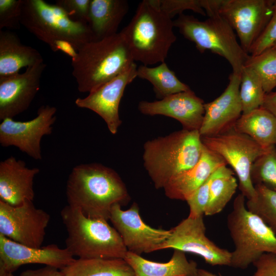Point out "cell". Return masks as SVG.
Instances as JSON below:
<instances>
[{
  "instance_id": "603a6c76",
  "label": "cell",
  "mask_w": 276,
  "mask_h": 276,
  "mask_svg": "<svg viewBox=\"0 0 276 276\" xmlns=\"http://www.w3.org/2000/svg\"><path fill=\"white\" fill-rule=\"evenodd\" d=\"M128 9L126 0H90L88 25L94 41L118 33Z\"/></svg>"
},
{
  "instance_id": "7a4b0ae2",
  "label": "cell",
  "mask_w": 276,
  "mask_h": 276,
  "mask_svg": "<svg viewBox=\"0 0 276 276\" xmlns=\"http://www.w3.org/2000/svg\"><path fill=\"white\" fill-rule=\"evenodd\" d=\"M20 24L53 52L73 57L85 43L94 41L88 24L75 21L56 4L23 0Z\"/></svg>"
},
{
  "instance_id": "d4e9b609",
  "label": "cell",
  "mask_w": 276,
  "mask_h": 276,
  "mask_svg": "<svg viewBox=\"0 0 276 276\" xmlns=\"http://www.w3.org/2000/svg\"><path fill=\"white\" fill-rule=\"evenodd\" d=\"M234 129L247 135L265 149L276 146V117L262 107L242 114Z\"/></svg>"
},
{
  "instance_id": "44dd1931",
  "label": "cell",
  "mask_w": 276,
  "mask_h": 276,
  "mask_svg": "<svg viewBox=\"0 0 276 276\" xmlns=\"http://www.w3.org/2000/svg\"><path fill=\"white\" fill-rule=\"evenodd\" d=\"M225 165L227 164L220 156L204 146L197 164L166 183L163 188L166 196L172 199L187 201L218 168Z\"/></svg>"
},
{
  "instance_id": "277c9868",
  "label": "cell",
  "mask_w": 276,
  "mask_h": 276,
  "mask_svg": "<svg viewBox=\"0 0 276 276\" xmlns=\"http://www.w3.org/2000/svg\"><path fill=\"white\" fill-rule=\"evenodd\" d=\"M203 148L198 130L184 129L146 142L144 167L155 188H164L172 177L196 165Z\"/></svg>"
},
{
  "instance_id": "7bdbcfd3",
  "label": "cell",
  "mask_w": 276,
  "mask_h": 276,
  "mask_svg": "<svg viewBox=\"0 0 276 276\" xmlns=\"http://www.w3.org/2000/svg\"><path fill=\"white\" fill-rule=\"evenodd\" d=\"M272 47L276 49V42H275V43L273 44V45Z\"/></svg>"
},
{
  "instance_id": "83f0119b",
  "label": "cell",
  "mask_w": 276,
  "mask_h": 276,
  "mask_svg": "<svg viewBox=\"0 0 276 276\" xmlns=\"http://www.w3.org/2000/svg\"><path fill=\"white\" fill-rule=\"evenodd\" d=\"M235 174L226 165L221 166L212 174L210 200L204 215L219 213L231 200L238 186Z\"/></svg>"
},
{
  "instance_id": "7402d4cb",
  "label": "cell",
  "mask_w": 276,
  "mask_h": 276,
  "mask_svg": "<svg viewBox=\"0 0 276 276\" xmlns=\"http://www.w3.org/2000/svg\"><path fill=\"white\" fill-rule=\"evenodd\" d=\"M42 62L39 52L22 43L16 33L0 30V79L19 73L23 67Z\"/></svg>"
},
{
  "instance_id": "60d3db41",
  "label": "cell",
  "mask_w": 276,
  "mask_h": 276,
  "mask_svg": "<svg viewBox=\"0 0 276 276\" xmlns=\"http://www.w3.org/2000/svg\"><path fill=\"white\" fill-rule=\"evenodd\" d=\"M197 276H223L221 273L218 275L203 269L198 270Z\"/></svg>"
},
{
  "instance_id": "9a60e30c",
  "label": "cell",
  "mask_w": 276,
  "mask_h": 276,
  "mask_svg": "<svg viewBox=\"0 0 276 276\" xmlns=\"http://www.w3.org/2000/svg\"><path fill=\"white\" fill-rule=\"evenodd\" d=\"M137 66L133 63L124 72L91 91L84 98L75 100L76 105L93 111L106 123L110 133L115 134L122 124L119 108L126 86L137 77Z\"/></svg>"
},
{
  "instance_id": "ac0fdd59",
  "label": "cell",
  "mask_w": 276,
  "mask_h": 276,
  "mask_svg": "<svg viewBox=\"0 0 276 276\" xmlns=\"http://www.w3.org/2000/svg\"><path fill=\"white\" fill-rule=\"evenodd\" d=\"M75 259L56 244L35 248L14 242L0 234V265L13 272L25 264H40L62 269Z\"/></svg>"
},
{
  "instance_id": "8d00e7d4",
  "label": "cell",
  "mask_w": 276,
  "mask_h": 276,
  "mask_svg": "<svg viewBox=\"0 0 276 276\" xmlns=\"http://www.w3.org/2000/svg\"><path fill=\"white\" fill-rule=\"evenodd\" d=\"M276 42V0L272 16L265 29L251 48L249 55L255 56L271 48Z\"/></svg>"
},
{
  "instance_id": "5b68a950",
  "label": "cell",
  "mask_w": 276,
  "mask_h": 276,
  "mask_svg": "<svg viewBox=\"0 0 276 276\" xmlns=\"http://www.w3.org/2000/svg\"><path fill=\"white\" fill-rule=\"evenodd\" d=\"M173 20L152 2L139 3L129 24L120 32L133 59L143 65L165 62L176 40Z\"/></svg>"
},
{
  "instance_id": "d590c367",
  "label": "cell",
  "mask_w": 276,
  "mask_h": 276,
  "mask_svg": "<svg viewBox=\"0 0 276 276\" xmlns=\"http://www.w3.org/2000/svg\"><path fill=\"white\" fill-rule=\"evenodd\" d=\"M211 176L186 201L190 209L189 216L196 217L204 215L210 200Z\"/></svg>"
},
{
  "instance_id": "5bb4252c",
  "label": "cell",
  "mask_w": 276,
  "mask_h": 276,
  "mask_svg": "<svg viewBox=\"0 0 276 276\" xmlns=\"http://www.w3.org/2000/svg\"><path fill=\"white\" fill-rule=\"evenodd\" d=\"M205 232L203 216H188L171 229L163 249L173 248L199 255L211 266H230L231 252L217 246Z\"/></svg>"
},
{
  "instance_id": "cb8c5ba5",
  "label": "cell",
  "mask_w": 276,
  "mask_h": 276,
  "mask_svg": "<svg viewBox=\"0 0 276 276\" xmlns=\"http://www.w3.org/2000/svg\"><path fill=\"white\" fill-rule=\"evenodd\" d=\"M124 259L136 276H197L196 262L188 260L185 252L178 249H174L171 259L166 263L148 260L128 251Z\"/></svg>"
},
{
  "instance_id": "2e32d148",
  "label": "cell",
  "mask_w": 276,
  "mask_h": 276,
  "mask_svg": "<svg viewBox=\"0 0 276 276\" xmlns=\"http://www.w3.org/2000/svg\"><path fill=\"white\" fill-rule=\"evenodd\" d=\"M45 67L42 62L26 68L22 73L0 79V120L13 119L29 108L40 89Z\"/></svg>"
},
{
  "instance_id": "30bf717a",
  "label": "cell",
  "mask_w": 276,
  "mask_h": 276,
  "mask_svg": "<svg viewBox=\"0 0 276 276\" xmlns=\"http://www.w3.org/2000/svg\"><path fill=\"white\" fill-rule=\"evenodd\" d=\"M275 3V0H220L219 13L236 31L247 54L269 21Z\"/></svg>"
},
{
  "instance_id": "8992f818",
  "label": "cell",
  "mask_w": 276,
  "mask_h": 276,
  "mask_svg": "<svg viewBox=\"0 0 276 276\" xmlns=\"http://www.w3.org/2000/svg\"><path fill=\"white\" fill-rule=\"evenodd\" d=\"M60 215L67 232L65 248L74 257L124 259L127 249L107 220L87 217L68 205L61 210Z\"/></svg>"
},
{
  "instance_id": "f546056e",
  "label": "cell",
  "mask_w": 276,
  "mask_h": 276,
  "mask_svg": "<svg viewBox=\"0 0 276 276\" xmlns=\"http://www.w3.org/2000/svg\"><path fill=\"white\" fill-rule=\"evenodd\" d=\"M256 197L246 202L247 209L258 216L276 235V191L256 185Z\"/></svg>"
},
{
  "instance_id": "4316f807",
  "label": "cell",
  "mask_w": 276,
  "mask_h": 276,
  "mask_svg": "<svg viewBox=\"0 0 276 276\" xmlns=\"http://www.w3.org/2000/svg\"><path fill=\"white\" fill-rule=\"evenodd\" d=\"M137 77L146 80L152 84L156 97L159 100L191 90L176 77L165 62L153 67L143 64L140 65L137 67Z\"/></svg>"
},
{
  "instance_id": "d6a6232c",
  "label": "cell",
  "mask_w": 276,
  "mask_h": 276,
  "mask_svg": "<svg viewBox=\"0 0 276 276\" xmlns=\"http://www.w3.org/2000/svg\"><path fill=\"white\" fill-rule=\"evenodd\" d=\"M23 0H0V30L19 29Z\"/></svg>"
},
{
  "instance_id": "1f68e13d",
  "label": "cell",
  "mask_w": 276,
  "mask_h": 276,
  "mask_svg": "<svg viewBox=\"0 0 276 276\" xmlns=\"http://www.w3.org/2000/svg\"><path fill=\"white\" fill-rule=\"evenodd\" d=\"M253 184L276 191V147L272 146L254 162L251 169Z\"/></svg>"
},
{
  "instance_id": "8fae6325",
  "label": "cell",
  "mask_w": 276,
  "mask_h": 276,
  "mask_svg": "<svg viewBox=\"0 0 276 276\" xmlns=\"http://www.w3.org/2000/svg\"><path fill=\"white\" fill-rule=\"evenodd\" d=\"M50 215L33 201L13 206L0 200V234L22 245L40 248Z\"/></svg>"
},
{
  "instance_id": "4fadbf2b",
  "label": "cell",
  "mask_w": 276,
  "mask_h": 276,
  "mask_svg": "<svg viewBox=\"0 0 276 276\" xmlns=\"http://www.w3.org/2000/svg\"><path fill=\"white\" fill-rule=\"evenodd\" d=\"M119 204L111 209L109 220L121 236L128 251L141 256L163 249L171 235L170 230L151 227L141 218L136 203L127 210Z\"/></svg>"
},
{
  "instance_id": "f1b7e54d",
  "label": "cell",
  "mask_w": 276,
  "mask_h": 276,
  "mask_svg": "<svg viewBox=\"0 0 276 276\" xmlns=\"http://www.w3.org/2000/svg\"><path fill=\"white\" fill-rule=\"evenodd\" d=\"M242 114L261 107L266 95L261 81L255 72L244 65L241 73L239 90Z\"/></svg>"
},
{
  "instance_id": "e0dca14e",
  "label": "cell",
  "mask_w": 276,
  "mask_h": 276,
  "mask_svg": "<svg viewBox=\"0 0 276 276\" xmlns=\"http://www.w3.org/2000/svg\"><path fill=\"white\" fill-rule=\"evenodd\" d=\"M241 74L233 72L224 91L213 101L204 103V114L199 130L201 136H212L234 128L242 114L239 90Z\"/></svg>"
},
{
  "instance_id": "ffe728a7",
  "label": "cell",
  "mask_w": 276,
  "mask_h": 276,
  "mask_svg": "<svg viewBox=\"0 0 276 276\" xmlns=\"http://www.w3.org/2000/svg\"><path fill=\"white\" fill-rule=\"evenodd\" d=\"M39 172L38 168H29L12 156L1 162L0 200L13 206L33 201V180Z\"/></svg>"
},
{
  "instance_id": "4dcf8cb0",
  "label": "cell",
  "mask_w": 276,
  "mask_h": 276,
  "mask_svg": "<svg viewBox=\"0 0 276 276\" xmlns=\"http://www.w3.org/2000/svg\"><path fill=\"white\" fill-rule=\"evenodd\" d=\"M244 65L257 74L265 94L276 87V49L271 47L258 55L250 56Z\"/></svg>"
},
{
  "instance_id": "9c48e42d",
  "label": "cell",
  "mask_w": 276,
  "mask_h": 276,
  "mask_svg": "<svg viewBox=\"0 0 276 276\" xmlns=\"http://www.w3.org/2000/svg\"><path fill=\"white\" fill-rule=\"evenodd\" d=\"M204 146L220 156L231 166L237 175L239 189L247 200L256 196L251 179V169L256 160L266 149L246 134L233 128L226 132L212 136H201Z\"/></svg>"
},
{
  "instance_id": "e575fe53",
  "label": "cell",
  "mask_w": 276,
  "mask_h": 276,
  "mask_svg": "<svg viewBox=\"0 0 276 276\" xmlns=\"http://www.w3.org/2000/svg\"><path fill=\"white\" fill-rule=\"evenodd\" d=\"M90 0H57L59 7L72 20L88 24Z\"/></svg>"
},
{
  "instance_id": "ab89813d",
  "label": "cell",
  "mask_w": 276,
  "mask_h": 276,
  "mask_svg": "<svg viewBox=\"0 0 276 276\" xmlns=\"http://www.w3.org/2000/svg\"><path fill=\"white\" fill-rule=\"evenodd\" d=\"M261 107L268 110L276 117V91L266 94Z\"/></svg>"
},
{
  "instance_id": "6da1fadb",
  "label": "cell",
  "mask_w": 276,
  "mask_h": 276,
  "mask_svg": "<svg viewBox=\"0 0 276 276\" xmlns=\"http://www.w3.org/2000/svg\"><path fill=\"white\" fill-rule=\"evenodd\" d=\"M68 205L85 216L109 220L111 208L127 203L130 196L122 179L112 168L98 163L74 167L66 182Z\"/></svg>"
},
{
  "instance_id": "3957f363",
  "label": "cell",
  "mask_w": 276,
  "mask_h": 276,
  "mask_svg": "<svg viewBox=\"0 0 276 276\" xmlns=\"http://www.w3.org/2000/svg\"><path fill=\"white\" fill-rule=\"evenodd\" d=\"M135 61L120 32L82 45L72 58V75L80 93H88L110 81Z\"/></svg>"
},
{
  "instance_id": "484cf974",
  "label": "cell",
  "mask_w": 276,
  "mask_h": 276,
  "mask_svg": "<svg viewBox=\"0 0 276 276\" xmlns=\"http://www.w3.org/2000/svg\"><path fill=\"white\" fill-rule=\"evenodd\" d=\"M60 270L63 276H136L122 258H79Z\"/></svg>"
},
{
  "instance_id": "7c38bea8",
  "label": "cell",
  "mask_w": 276,
  "mask_h": 276,
  "mask_svg": "<svg viewBox=\"0 0 276 276\" xmlns=\"http://www.w3.org/2000/svg\"><path fill=\"white\" fill-rule=\"evenodd\" d=\"M57 109L42 105L37 116L30 121L21 122L6 118L0 124V144L2 147L15 146L32 158H42L40 142L42 137L52 134L56 121Z\"/></svg>"
},
{
  "instance_id": "836d02e7",
  "label": "cell",
  "mask_w": 276,
  "mask_h": 276,
  "mask_svg": "<svg viewBox=\"0 0 276 276\" xmlns=\"http://www.w3.org/2000/svg\"><path fill=\"white\" fill-rule=\"evenodd\" d=\"M153 3L163 12L172 18L190 10L202 15H206L201 7L200 0H152Z\"/></svg>"
},
{
  "instance_id": "52a82bcc",
  "label": "cell",
  "mask_w": 276,
  "mask_h": 276,
  "mask_svg": "<svg viewBox=\"0 0 276 276\" xmlns=\"http://www.w3.org/2000/svg\"><path fill=\"white\" fill-rule=\"evenodd\" d=\"M206 14L208 18L201 21L193 15L181 14L173 20L174 27L200 53L208 50L223 57L233 72L241 74L250 55L238 43L234 30L219 10Z\"/></svg>"
},
{
  "instance_id": "b9f144b4",
  "label": "cell",
  "mask_w": 276,
  "mask_h": 276,
  "mask_svg": "<svg viewBox=\"0 0 276 276\" xmlns=\"http://www.w3.org/2000/svg\"><path fill=\"white\" fill-rule=\"evenodd\" d=\"M0 276H13V272L7 270L0 265Z\"/></svg>"
},
{
  "instance_id": "d6986e66",
  "label": "cell",
  "mask_w": 276,
  "mask_h": 276,
  "mask_svg": "<svg viewBox=\"0 0 276 276\" xmlns=\"http://www.w3.org/2000/svg\"><path fill=\"white\" fill-rule=\"evenodd\" d=\"M204 105L203 100L190 90L155 101H141L137 107L142 114L172 118L179 122L184 129L199 131L204 118Z\"/></svg>"
},
{
  "instance_id": "f35d334b",
  "label": "cell",
  "mask_w": 276,
  "mask_h": 276,
  "mask_svg": "<svg viewBox=\"0 0 276 276\" xmlns=\"http://www.w3.org/2000/svg\"><path fill=\"white\" fill-rule=\"evenodd\" d=\"M18 276H63L61 271L55 267L45 266L37 269H28Z\"/></svg>"
},
{
  "instance_id": "ba28073f",
  "label": "cell",
  "mask_w": 276,
  "mask_h": 276,
  "mask_svg": "<svg viewBox=\"0 0 276 276\" xmlns=\"http://www.w3.org/2000/svg\"><path fill=\"white\" fill-rule=\"evenodd\" d=\"M245 196L238 194L227 217V226L235 245L230 266L246 269L263 254H276V235L246 206Z\"/></svg>"
},
{
  "instance_id": "74e56055",
  "label": "cell",
  "mask_w": 276,
  "mask_h": 276,
  "mask_svg": "<svg viewBox=\"0 0 276 276\" xmlns=\"http://www.w3.org/2000/svg\"><path fill=\"white\" fill-rule=\"evenodd\" d=\"M252 265L256 271L252 276H276V254H263Z\"/></svg>"
}]
</instances>
